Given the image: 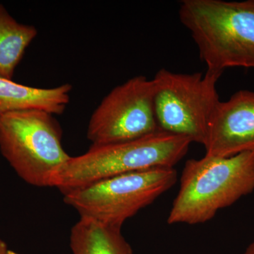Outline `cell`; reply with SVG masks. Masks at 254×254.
<instances>
[{"instance_id":"cell-13","label":"cell","mask_w":254,"mask_h":254,"mask_svg":"<svg viewBox=\"0 0 254 254\" xmlns=\"http://www.w3.org/2000/svg\"><path fill=\"white\" fill-rule=\"evenodd\" d=\"M243 254H254V242L247 247Z\"/></svg>"},{"instance_id":"cell-2","label":"cell","mask_w":254,"mask_h":254,"mask_svg":"<svg viewBox=\"0 0 254 254\" xmlns=\"http://www.w3.org/2000/svg\"><path fill=\"white\" fill-rule=\"evenodd\" d=\"M254 190V152L187 160L169 225L205 223Z\"/></svg>"},{"instance_id":"cell-12","label":"cell","mask_w":254,"mask_h":254,"mask_svg":"<svg viewBox=\"0 0 254 254\" xmlns=\"http://www.w3.org/2000/svg\"><path fill=\"white\" fill-rule=\"evenodd\" d=\"M9 250L4 241L0 240V254H8Z\"/></svg>"},{"instance_id":"cell-3","label":"cell","mask_w":254,"mask_h":254,"mask_svg":"<svg viewBox=\"0 0 254 254\" xmlns=\"http://www.w3.org/2000/svg\"><path fill=\"white\" fill-rule=\"evenodd\" d=\"M190 138L159 130L146 136L104 145H91L71 157L53 182L63 194L123 174L174 168L188 152Z\"/></svg>"},{"instance_id":"cell-11","label":"cell","mask_w":254,"mask_h":254,"mask_svg":"<svg viewBox=\"0 0 254 254\" xmlns=\"http://www.w3.org/2000/svg\"><path fill=\"white\" fill-rule=\"evenodd\" d=\"M37 34L35 26L18 22L0 4V77L12 79L16 66Z\"/></svg>"},{"instance_id":"cell-7","label":"cell","mask_w":254,"mask_h":254,"mask_svg":"<svg viewBox=\"0 0 254 254\" xmlns=\"http://www.w3.org/2000/svg\"><path fill=\"white\" fill-rule=\"evenodd\" d=\"M153 79L136 76L115 87L92 114L87 129L91 145L131 141L159 131Z\"/></svg>"},{"instance_id":"cell-10","label":"cell","mask_w":254,"mask_h":254,"mask_svg":"<svg viewBox=\"0 0 254 254\" xmlns=\"http://www.w3.org/2000/svg\"><path fill=\"white\" fill-rule=\"evenodd\" d=\"M70 248L73 254H133L121 228L86 218H80L71 228Z\"/></svg>"},{"instance_id":"cell-6","label":"cell","mask_w":254,"mask_h":254,"mask_svg":"<svg viewBox=\"0 0 254 254\" xmlns=\"http://www.w3.org/2000/svg\"><path fill=\"white\" fill-rule=\"evenodd\" d=\"M222 73H177L165 68L153 78V104L159 129L204 145L209 122L219 102Z\"/></svg>"},{"instance_id":"cell-9","label":"cell","mask_w":254,"mask_h":254,"mask_svg":"<svg viewBox=\"0 0 254 254\" xmlns=\"http://www.w3.org/2000/svg\"><path fill=\"white\" fill-rule=\"evenodd\" d=\"M71 85L50 88L25 86L12 79L0 77V115L20 110H43L61 115L69 103Z\"/></svg>"},{"instance_id":"cell-5","label":"cell","mask_w":254,"mask_h":254,"mask_svg":"<svg viewBox=\"0 0 254 254\" xmlns=\"http://www.w3.org/2000/svg\"><path fill=\"white\" fill-rule=\"evenodd\" d=\"M174 168H156L100 180L64 194V201L79 214L122 228L128 219L153 203L177 183Z\"/></svg>"},{"instance_id":"cell-14","label":"cell","mask_w":254,"mask_h":254,"mask_svg":"<svg viewBox=\"0 0 254 254\" xmlns=\"http://www.w3.org/2000/svg\"><path fill=\"white\" fill-rule=\"evenodd\" d=\"M8 254H19L16 253V252H14V251L9 250V252H8Z\"/></svg>"},{"instance_id":"cell-4","label":"cell","mask_w":254,"mask_h":254,"mask_svg":"<svg viewBox=\"0 0 254 254\" xmlns=\"http://www.w3.org/2000/svg\"><path fill=\"white\" fill-rule=\"evenodd\" d=\"M55 115L38 110H20L0 115V152L28 185L53 187L71 156L64 149L63 131Z\"/></svg>"},{"instance_id":"cell-8","label":"cell","mask_w":254,"mask_h":254,"mask_svg":"<svg viewBox=\"0 0 254 254\" xmlns=\"http://www.w3.org/2000/svg\"><path fill=\"white\" fill-rule=\"evenodd\" d=\"M206 156L227 158L254 152V91H237L219 102L209 122Z\"/></svg>"},{"instance_id":"cell-1","label":"cell","mask_w":254,"mask_h":254,"mask_svg":"<svg viewBox=\"0 0 254 254\" xmlns=\"http://www.w3.org/2000/svg\"><path fill=\"white\" fill-rule=\"evenodd\" d=\"M179 18L208 71L254 68V0H183Z\"/></svg>"}]
</instances>
